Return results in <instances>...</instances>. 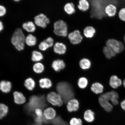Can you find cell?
<instances>
[{
	"mask_svg": "<svg viewBox=\"0 0 125 125\" xmlns=\"http://www.w3.org/2000/svg\"><path fill=\"white\" fill-rule=\"evenodd\" d=\"M4 26L2 22L0 21V32L2 31L3 29Z\"/></svg>",
	"mask_w": 125,
	"mask_h": 125,
	"instance_id": "41",
	"label": "cell"
},
{
	"mask_svg": "<svg viewBox=\"0 0 125 125\" xmlns=\"http://www.w3.org/2000/svg\"><path fill=\"white\" fill-rule=\"evenodd\" d=\"M26 37L23 31L20 28L15 31L12 37V44L18 51H20L24 49Z\"/></svg>",
	"mask_w": 125,
	"mask_h": 125,
	"instance_id": "3",
	"label": "cell"
},
{
	"mask_svg": "<svg viewBox=\"0 0 125 125\" xmlns=\"http://www.w3.org/2000/svg\"><path fill=\"white\" fill-rule=\"evenodd\" d=\"M104 89V86L101 83L98 82L93 83L91 87L92 91L96 94L102 93Z\"/></svg>",
	"mask_w": 125,
	"mask_h": 125,
	"instance_id": "21",
	"label": "cell"
},
{
	"mask_svg": "<svg viewBox=\"0 0 125 125\" xmlns=\"http://www.w3.org/2000/svg\"><path fill=\"white\" fill-rule=\"evenodd\" d=\"M57 93L62 98L63 102L66 103L74 97V92L71 85L66 82L58 83L56 86Z\"/></svg>",
	"mask_w": 125,
	"mask_h": 125,
	"instance_id": "2",
	"label": "cell"
},
{
	"mask_svg": "<svg viewBox=\"0 0 125 125\" xmlns=\"http://www.w3.org/2000/svg\"><path fill=\"white\" fill-rule=\"evenodd\" d=\"M49 123L53 125H69L60 116L56 117L54 119L49 121Z\"/></svg>",
	"mask_w": 125,
	"mask_h": 125,
	"instance_id": "28",
	"label": "cell"
},
{
	"mask_svg": "<svg viewBox=\"0 0 125 125\" xmlns=\"http://www.w3.org/2000/svg\"><path fill=\"white\" fill-rule=\"evenodd\" d=\"M43 58V54L40 52L34 51L32 53V60L34 62H38Z\"/></svg>",
	"mask_w": 125,
	"mask_h": 125,
	"instance_id": "31",
	"label": "cell"
},
{
	"mask_svg": "<svg viewBox=\"0 0 125 125\" xmlns=\"http://www.w3.org/2000/svg\"><path fill=\"white\" fill-rule=\"evenodd\" d=\"M96 32V30L93 26H87L84 29L83 34L85 36L88 38L93 37Z\"/></svg>",
	"mask_w": 125,
	"mask_h": 125,
	"instance_id": "20",
	"label": "cell"
},
{
	"mask_svg": "<svg viewBox=\"0 0 125 125\" xmlns=\"http://www.w3.org/2000/svg\"><path fill=\"white\" fill-rule=\"evenodd\" d=\"M36 117L38 118H41L43 116V112L42 109L40 108H37L34 110Z\"/></svg>",
	"mask_w": 125,
	"mask_h": 125,
	"instance_id": "37",
	"label": "cell"
},
{
	"mask_svg": "<svg viewBox=\"0 0 125 125\" xmlns=\"http://www.w3.org/2000/svg\"><path fill=\"white\" fill-rule=\"evenodd\" d=\"M39 83L40 87L43 89H49L52 86V82L48 78H43L40 79Z\"/></svg>",
	"mask_w": 125,
	"mask_h": 125,
	"instance_id": "18",
	"label": "cell"
},
{
	"mask_svg": "<svg viewBox=\"0 0 125 125\" xmlns=\"http://www.w3.org/2000/svg\"><path fill=\"white\" fill-rule=\"evenodd\" d=\"M54 32L59 36L65 37L68 35V27L66 22L62 20H59L54 24Z\"/></svg>",
	"mask_w": 125,
	"mask_h": 125,
	"instance_id": "5",
	"label": "cell"
},
{
	"mask_svg": "<svg viewBox=\"0 0 125 125\" xmlns=\"http://www.w3.org/2000/svg\"><path fill=\"white\" fill-rule=\"evenodd\" d=\"M15 1H20V0H15Z\"/></svg>",
	"mask_w": 125,
	"mask_h": 125,
	"instance_id": "45",
	"label": "cell"
},
{
	"mask_svg": "<svg viewBox=\"0 0 125 125\" xmlns=\"http://www.w3.org/2000/svg\"><path fill=\"white\" fill-rule=\"evenodd\" d=\"M119 17L122 21H125V8L120 10L118 14Z\"/></svg>",
	"mask_w": 125,
	"mask_h": 125,
	"instance_id": "36",
	"label": "cell"
},
{
	"mask_svg": "<svg viewBox=\"0 0 125 125\" xmlns=\"http://www.w3.org/2000/svg\"><path fill=\"white\" fill-rule=\"evenodd\" d=\"M65 11L68 15H71L75 12L74 5L73 3H68L65 4L64 7Z\"/></svg>",
	"mask_w": 125,
	"mask_h": 125,
	"instance_id": "27",
	"label": "cell"
},
{
	"mask_svg": "<svg viewBox=\"0 0 125 125\" xmlns=\"http://www.w3.org/2000/svg\"><path fill=\"white\" fill-rule=\"evenodd\" d=\"M124 42L125 43V36L124 37Z\"/></svg>",
	"mask_w": 125,
	"mask_h": 125,
	"instance_id": "43",
	"label": "cell"
},
{
	"mask_svg": "<svg viewBox=\"0 0 125 125\" xmlns=\"http://www.w3.org/2000/svg\"><path fill=\"white\" fill-rule=\"evenodd\" d=\"M24 85L28 90L32 91L34 89L35 86V81L32 78H28L25 81Z\"/></svg>",
	"mask_w": 125,
	"mask_h": 125,
	"instance_id": "23",
	"label": "cell"
},
{
	"mask_svg": "<svg viewBox=\"0 0 125 125\" xmlns=\"http://www.w3.org/2000/svg\"><path fill=\"white\" fill-rule=\"evenodd\" d=\"M34 20L35 24L37 26L43 28H46L47 25L50 22L49 19L42 13L36 16Z\"/></svg>",
	"mask_w": 125,
	"mask_h": 125,
	"instance_id": "9",
	"label": "cell"
},
{
	"mask_svg": "<svg viewBox=\"0 0 125 125\" xmlns=\"http://www.w3.org/2000/svg\"><path fill=\"white\" fill-rule=\"evenodd\" d=\"M44 41L49 45L50 48L51 47L53 46L54 43V40L51 37H48Z\"/></svg>",
	"mask_w": 125,
	"mask_h": 125,
	"instance_id": "38",
	"label": "cell"
},
{
	"mask_svg": "<svg viewBox=\"0 0 125 125\" xmlns=\"http://www.w3.org/2000/svg\"><path fill=\"white\" fill-rule=\"evenodd\" d=\"M49 48V45L44 41L42 42L39 46V49L43 51H46Z\"/></svg>",
	"mask_w": 125,
	"mask_h": 125,
	"instance_id": "35",
	"label": "cell"
},
{
	"mask_svg": "<svg viewBox=\"0 0 125 125\" xmlns=\"http://www.w3.org/2000/svg\"><path fill=\"white\" fill-rule=\"evenodd\" d=\"M38 125V124H36V123H35V124H34L33 125Z\"/></svg>",
	"mask_w": 125,
	"mask_h": 125,
	"instance_id": "44",
	"label": "cell"
},
{
	"mask_svg": "<svg viewBox=\"0 0 125 125\" xmlns=\"http://www.w3.org/2000/svg\"><path fill=\"white\" fill-rule=\"evenodd\" d=\"M9 112L8 106L2 103H0V119H1L7 115Z\"/></svg>",
	"mask_w": 125,
	"mask_h": 125,
	"instance_id": "32",
	"label": "cell"
},
{
	"mask_svg": "<svg viewBox=\"0 0 125 125\" xmlns=\"http://www.w3.org/2000/svg\"><path fill=\"white\" fill-rule=\"evenodd\" d=\"M52 67L54 71L58 72L65 68V64L63 60L58 59L53 62Z\"/></svg>",
	"mask_w": 125,
	"mask_h": 125,
	"instance_id": "14",
	"label": "cell"
},
{
	"mask_svg": "<svg viewBox=\"0 0 125 125\" xmlns=\"http://www.w3.org/2000/svg\"><path fill=\"white\" fill-rule=\"evenodd\" d=\"M56 111L52 107H49L45 109L43 112V116L48 121H51L55 118Z\"/></svg>",
	"mask_w": 125,
	"mask_h": 125,
	"instance_id": "11",
	"label": "cell"
},
{
	"mask_svg": "<svg viewBox=\"0 0 125 125\" xmlns=\"http://www.w3.org/2000/svg\"><path fill=\"white\" fill-rule=\"evenodd\" d=\"M79 66L82 69L87 70L90 68L91 66V62L90 60L84 58L81 59L79 62Z\"/></svg>",
	"mask_w": 125,
	"mask_h": 125,
	"instance_id": "25",
	"label": "cell"
},
{
	"mask_svg": "<svg viewBox=\"0 0 125 125\" xmlns=\"http://www.w3.org/2000/svg\"><path fill=\"white\" fill-rule=\"evenodd\" d=\"M6 9L4 6L0 5V17L4 16L6 13Z\"/></svg>",
	"mask_w": 125,
	"mask_h": 125,
	"instance_id": "39",
	"label": "cell"
},
{
	"mask_svg": "<svg viewBox=\"0 0 125 125\" xmlns=\"http://www.w3.org/2000/svg\"><path fill=\"white\" fill-rule=\"evenodd\" d=\"M103 52L106 58L109 59L115 57L117 54L111 48L107 46L103 48Z\"/></svg>",
	"mask_w": 125,
	"mask_h": 125,
	"instance_id": "19",
	"label": "cell"
},
{
	"mask_svg": "<svg viewBox=\"0 0 125 125\" xmlns=\"http://www.w3.org/2000/svg\"><path fill=\"white\" fill-rule=\"evenodd\" d=\"M12 84L9 81L3 80L0 82V90L3 93H8L11 90Z\"/></svg>",
	"mask_w": 125,
	"mask_h": 125,
	"instance_id": "16",
	"label": "cell"
},
{
	"mask_svg": "<svg viewBox=\"0 0 125 125\" xmlns=\"http://www.w3.org/2000/svg\"><path fill=\"white\" fill-rule=\"evenodd\" d=\"M37 40L36 37L31 34H29L26 37L25 43L28 46H35L37 43Z\"/></svg>",
	"mask_w": 125,
	"mask_h": 125,
	"instance_id": "29",
	"label": "cell"
},
{
	"mask_svg": "<svg viewBox=\"0 0 125 125\" xmlns=\"http://www.w3.org/2000/svg\"><path fill=\"white\" fill-rule=\"evenodd\" d=\"M106 46L110 47L117 54L124 51L125 47L121 42L114 39H109L106 42Z\"/></svg>",
	"mask_w": 125,
	"mask_h": 125,
	"instance_id": "7",
	"label": "cell"
},
{
	"mask_svg": "<svg viewBox=\"0 0 125 125\" xmlns=\"http://www.w3.org/2000/svg\"><path fill=\"white\" fill-rule=\"evenodd\" d=\"M46 100L48 102L54 106L61 107L63 102L61 97L58 93L54 92H51L47 95Z\"/></svg>",
	"mask_w": 125,
	"mask_h": 125,
	"instance_id": "6",
	"label": "cell"
},
{
	"mask_svg": "<svg viewBox=\"0 0 125 125\" xmlns=\"http://www.w3.org/2000/svg\"><path fill=\"white\" fill-rule=\"evenodd\" d=\"M119 95L116 92H107L101 95L98 98L100 104L104 110L108 112H111L114 105L118 104Z\"/></svg>",
	"mask_w": 125,
	"mask_h": 125,
	"instance_id": "1",
	"label": "cell"
},
{
	"mask_svg": "<svg viewBox=\"0 0 125 125\" xmlns=\"http://www.w3.org/2000/svg\"><path fill=\"white\" fill-rule=\"evenodd\" d=\"M14 101L16 104H21L26 102V99L25 97L21 92L15 91L13 93Z\"/></svg>",
	"mask_w": 125,
	"mask_h": 125,
	"instance_id": "12",
	"label": "cell"
},
{
	"mask_svg": "<svg viewBox=\"0 0 125 125\" xmlns=\"http://www.w3.org/2000/svg\"><path fill=\"white\" fill-rule=\"evenodd\" d=\"M44 96H33L31 97L27 104V110L30 112H33L37 108L42 109L46 105Z\"/></svg>",
	"mask_w": 125,
	"mask_h": 125,
	"instance_id": "4",
	"label": "cell"
},
{
	"mask_svg": "<svg viewBox=\"0 0 125 125\" xmlns=\"http://www.w3.org/2000/svg\"><path fill=\"white\" fill-rule=\"evenodd\" d=\"M70 125H82V122L80 119L74 118L70 121Z\"/></svg>",
	"mask_w": 125,
	"mask_h": 125,
	"instance_id": "34",
	"label": "cell"
},
{
	"mask_svg": "<svg viewBox=\"0 0 125 125\" xmlns=\"http://www.w3.org/2000/svg\"><path fill=\"white\" fill-rule=\"evenodd\" d=\"M68 37L70 42L73 45L80 43L83 39V36L79 30H76L68 34Z\"/></svg>",
	"mask_w": 125,
	"mask_h": 125,
	"instance_id": "8",
	"label": "cell"
},
{
	"mask_svg": "<svg viewBox=\"0 0 125 125\" xmlns=\"http://www.w3.org/2000/svg\"><path fill=\"white\" fill-rule=\"evenodd\" d=\"M79 101L77 99L72 98L67 102V110L70 112L76 111L79 108Z\"/></svg>",
	"mask_w": 125,
	"mask_h": 125,
	"instance_id": "10",
	"label": "cell"
},
{
	"mask_svg": "<svg viewBox=\"0 0 125 125\" xmlns=\"http://www.w3.org/2000/svg\"><path fill=\"white\" fill-rule=\"evenodd\" d=\"M121 106L122 108L125 111V99L121 102Z\"/></svg>",
	"mask_w": 125,
	"mask_h": 125,
	"instance_id": "40",
	"label": "cell"
},
{
	"mask_svg": "<svg viewBox=\"0 0 125 125\" xmlns=\"http://www.w3.org/2000/svg\"><path fill=\"white\" fill-rule=\"evenodd\" d=\"M122 82L121 79L116 75L111 76L109 80V84L112 88L116 89L121 86L122 84Z\"/></svg>",
	"mask_w": 125,
	"mask_h": 125,
	"instance_id": "15",
	"label": "cell"
},
{
	"mask_svg": "<svg viewBox=\"0 0 125 125\" xmlns=\"http://www.w3.org/2000/svg\"><path fill=\"white\" fill-rule=\"evenodd\" d=\"M77 7L79 10L85 12L89 8L90 4L86 0H80L79 1Z\"/></svg>",
	"mask_w": 125,
	"mask_h": 125,
	"instance_id": "24",
	"label": "cell"
},
{
	"mask_svg": "<svg viewBox=\"0 0 125 125\" xmlns=\"http://www.w3.org/2000/svg\"><path fill=\"white\" fill-rule=\"evenodd\" d=\"M84 118L87 122H92L95 119L94 113L92 110L88 109L84 113Z\"/></svg>",
	"mask_w": 125,
	"mask_h": 125,
	"instance_id": "26",
	"label": "cell"
},
{
	"mask_svg": "<svg viewBox=\"0 0 125 125\" xmlns=\"http://www.w3.org/2000/svg\"><path fill=\"white\" fill-rule=\"evenodd\" d=\"M88 84V81L86 78L82 77L79 78L78 82V85L80 88L85 89Z\"/></svg>",
	"mask_w": 125,
	"mask_h": 125,
	"instance_id": "33",
	"label": "cell"
},
{
	"mask_svg": "<svg viewBox=\"0 0 125 125\" xmlns=\"http://www.w3.org/2000/svg\"><path fill=\"white\" fill-rule=\"evenodd\" d=\"M33 70L34 72L37 74H40L43 73L44 70V65L41 62H37L33 65Z\"/></svg>",
	"mask_w": 125,
	"mask_h": 125,
	"instance_id": "30",
	"label": "cell"
},
{
	"mask_svg": "<svg viewBox=\"0 0 125 125\" xmlns=\"http://www.w3.org/2000/svg\"><path fill=\"white\" fill-rule=\"evenodd\" d=\"M123 86H124V87L125 88V79L124 80V81H123Z\"/></svg>",
	"mask_w": 125,
	"mask_h": 125,
	"instance_id": "42",
	"label": "cell"
},
{
	"mask_svg": "<svg viewBox=\"0 0 125 125\" xmlns=\"http://www.w3.org/2000/svg\"><path fill=\"white\" fill-rule=\"evenodd\" d=\"M22 26L23 29L28 32H34L36 30L35 25L32 21H29L27 22L23 23Z\"/></svg>",
	"mask_w": 125,
	"mask_h": 125,
	"instance_id": "22",
	"label": "cell"
},
{
	"mask_svg": "<svg viewBox=\"0 0 125 125\" xmlns=\"http://www.w3.org/2000/svg\"><path fill=\"white\" fill-rule=\"evenodd\" d=\"M54 52L59 55L64 54L67 51V47L65 44L62 43L57 42L54 45Z\"/></svg>",
	"mask_w": 125,
	"mask_h": 125,
	"instance_id": "13",
	"label": "cell"
},
{
	"mask_svg": "<svg viewBox=\"0 0 125 125\" xmlns=\"http://www.w3.org/2000/svg\"><path fill=\"white\" fill-rule=\"evenodd\" d=\"M116 7L115 5L112 4L108 5L104 9V12L108 16L113 17L116 13Z\"/></svg>",
	"mask_w": 125,
	"mask_h": 125,
	"instance_id": "17",
	"label": "cell"
}]
</instances>
